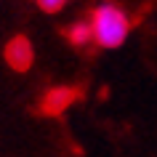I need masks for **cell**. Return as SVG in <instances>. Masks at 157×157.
Here are the masks:
<instances>
[{
	"label": "cell",
	"instance_id": "5b68a950",
	"mask_svg": "<svg viewBox=\"0 0 157 157\" xmlns=\"http://www.w3.org/2000/svg\"><path fill=\"white\" fill-rule=\"evenodd\" d=\"M64 3L67 0H37V6H40L45 13H56V11L64 8Z\"/></svg>",
	"mask_w": 157,
	"mask_h": 157
},
{
	"label": "cell",
	"instance_id": "6da1fadb",
	"mask_svg": "<svg viewBox=\"0 0 157 157\" xmlns=\"http://www.w3.org/2000/svg\"><path fill=\"white\" fill-rule=\"evenodd\" d=\"M91 29H93V43L101 48H120L131 32V19L123 8L112 3H101L91 13Z\"/></svg>",
	"mask_w": 157,
	"mask_h": 157
},
{
	"label": "cell",
	"instance_id": "277c9868",
	"mask_svg": "<svg viewBox=\"0 0 157 157\" xmlns=\"http://www.w3.org/2000/svg\"><path fill=\"white\" fill-rule=\"evenodd\" d=\"M67 40L72 43L75 48H85L88 43H93V29H91V21H75L69 29H67Z\"/></svg>",
	"mask_w": 157,
	"mask_h": 157
},
{
	"label": "cell",
	"instance_id": "7a4b0ae2",
	"mask_svg": "<svg viewBox=\"0 0 157 157\" xmlns=\"http://www.w3.org/2000/svg\"><path fill=\"white\" fill-rule=\"evenodd\" d=\"M32 59H35V51H32V43L27 37H13V40L6 45V61H8L11 69L16 72H27L32 67Z\"/></svg>",
	"mask_w": 157,
	"mask_h": 157
},
{
	"label": "cell",
	"instance_id": "3957f363",
	"mask_svg": "<svg viewBox=\"0 0 157 157\" xmlns=\"http://www.w3.org/2000/svg\"><path fill=\"white\" fill-rule=\"evenodd\" d=\"M75 99H77V91H75V88H67V85H61V88H51V91L43 96L40 112H45V115H61Z\"/></svg>",
	"mask_w": 157,
	"mask_h": 157
}]
</instances>
